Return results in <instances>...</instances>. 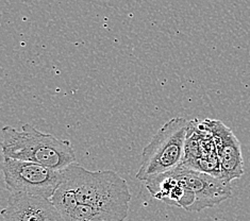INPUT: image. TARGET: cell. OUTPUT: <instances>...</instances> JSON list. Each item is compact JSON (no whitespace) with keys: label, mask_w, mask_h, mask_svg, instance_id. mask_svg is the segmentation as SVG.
<instances>
[{"label":"cell","mask_w":250,"mask_h":221,"mask_svg":"<svg viewBox=\"0 0 250 221\" xmlns=\"http://www.w3.org/2000/svg\"><path fill=\"white\" fill-rule=\"evenodd\" d=\"M77 204L91 206L124 221L128 217L131 193L127 181L113 170L91 171L78 163L63 170V181Z\"/></svg>","instance_id":"1"},{"label":"cell","mask_w":250,"mask_h":221,"mask_svg":"<svg viewBox=\"0 0 250 221\" xmlns=\"http://www.w3.org/2000/svg\"><path fill=\"white\" fill-rule=\"evenodd\" d=\"M1 149L3 158L38 163L56 170H64L77 163L69 141L41 132L28 123L21 130L11 125L2 128Z\"/></svg>","instance_id":"2"},{"label":"cell","mask_w":250,"mask_h":221,"mask_svg":"<svg viewBox=\"0 0 250 221\" xmlns=\"http://www.w3.org/2000/svg\"><path fill=\"white\" fill-rule=\"evenodd\" d=\"M190 124L192 121L176 117L160 128L143 149L142 163L135 175L139 181L165 175L182 164Z\"/></svg>","instance_id":"3"},{"label":"cell","mask_w":250,"mask_h":221,"mask_svg":"<svg viewBox=\"0 0 250 221\" xmlns=\"http://www.w3.org/2000/svg\"><path fill=\"white\" fill-rule=\"evenodd\" d=\"M2 173L10 193L51 199L63 181V170L38 163L3 158Z\"/></svg>","instance_id":"4"},{"label":"cell","mask_w":250,"mask_h":221,"mask_svg":"<svg viewBox=\"0 0 250 221\" xmlns=\"http://www.w3.org/2000/svg\"><path fill=\"white\" fill-rule=\"evenodd\" d=\"M170 173L186 190L187 201L183 210L189 213H199L232 197L231 185L224 179L189 169L182 165Z\"/></svg>","instance_id":"5"},{"label":"cell","mask_w":250,"mask_h":221,"mask_svg":"<svg viewBox=\"0 0 250 221\" xmlns=\"http://www.w3.org/2000/svg\"><path fill=\"white\" fill-rule=\"evenodd\" d=\"M181 165L222 179V170L213 135L197 119H193L190 124Z\"/></svg>","instance_id":"6"},{"label":"cell","mask_w":250,"mask_h":221,"mask_svg":"<svg viewBox=\"0 0 250 221\" xmlns=\"http://www.w3.org/2000/svg\"><path fill=\"white\" fill-rule=\"evenodd\" d=\"M201 124L210 131L216 145L222 179L228 183L244 175V160L239 140L232 130L217 119L207 118Z\"/></svg>","instance_id":"7"},{"label":"cell","mask_w":250,"mask_h":221,"mask_svg":"<svg viewBox=\"0 0 250 221\" xmlns=\"http://www.w3.org/2000/svg\"><path fill=\"white\" fill-rule=\"evenodd\" d=\"M2 217L4 221H65L50 199L21 193H10Z\"/></svg>","instance_id":"8"},{"label":"cell","mask_w":250,"mask_h":221,"mask_svg":"<svg viewBox=\"0 0 250 221\" xmlns=\"http://www.w3.org/2000/svg\"><path fill=\"white\" fill-rule=\"evenodd\" d=\"M62 216L65 221H120L109 214L83 204H76L73 208L63 213Z\"/></svg>","instance_id":"9"}]
</instances>
